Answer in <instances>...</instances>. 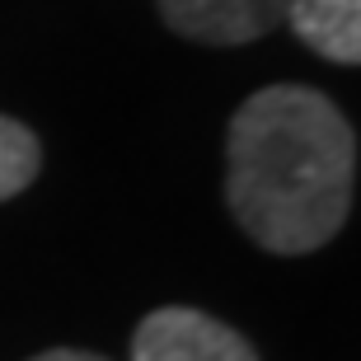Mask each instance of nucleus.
<instances>
[{
    "label": "nucleus",
    "instance_id": "39448f33",
    "mask_svg": "<svg viewBox=\"0 0 361 361\" xmlns=\"http://www.w3.org/2000/svg\"><path fill=\"white\" fill-rule=\"evenodd\" d=\"M38 164H42L38 136L28 132L24 122L0 118V202L19 197V192L38 178Z\"/></svg>",
    "mask_w": 361,
    "mask_h": 361
},
{
    "label": "nucleus",
    "instance_id": "f257e3e1",
    "mask_svg": "<svg viewBox=\"0 0 361 361\" xmlns=\"http://www.w3.org/2000/svg\"><path fill=\"white\" fill-rule=\"evenodd\" d=\"M357 132L338 104L305 85L244 99L226 132V202L268 254H314L352 212Z\"/></svg>",
    "mask_w": 361,
    "mask_h": 361
},
{
    "label": "nucleus",
    "instance_id": "20e7f679",
    "mask_svg": "<svg viewBox=\"0 0 361 361\" xmlns=\"http://www.w3.org/2000/svg\"><path fill=\"white\" fill-rule=\"evenodd\" d=\"M286 24L324 61L338 66L361 61V0H291Z\"/></svg>",
    "mask_w": 361,
    "mask_h": 361
},
{
    "label": "nucleus",
    "instance_id": "f03ea898",
    "mask_svg": "<svg viewBox=\"0 0 361 361\" xmlns=\"http://www.w3.org/2000/svg\"><path fill=\"white\" fill-rule=\"evenodd\" d=\"M132 361H258L254 343L192 305L150 310L132 334Z\"/></svg>",
    "mask_w": 361,
    "mask_h": 361
},
{
    "label": "nucleus",
    "instance_id": "423d86ee",
    "mask_svg": "<svg viewBox=\"0 0 361 361\" xmlns=\"http://www.w3.org/2000/svg\"><path fill=\"white\" fill-rule=\"evenodd\" d=\"M28 361H108V357L80 352V348H52V352H38V357H28Z\"/></svg>",
    "mask_w": 361,
    "mask_h": 361
},
{
    "label": "nucleus",
    "instance_id": "7ed1b4c3",
    "mask_svg": "<svg viewBox=\"0 0 361 361\" xmlns=\"http://www.w3.org/2000/svg\"><path fill=\"white\" fill-rule=\"evenodd\" d=\"M291 0H160L164 24L178 38L235 47V42L268 38L272 28L286 24Z\"/></svg>",
    "mask_w": 361,
    "mask_h": 361
}]
</instances>
